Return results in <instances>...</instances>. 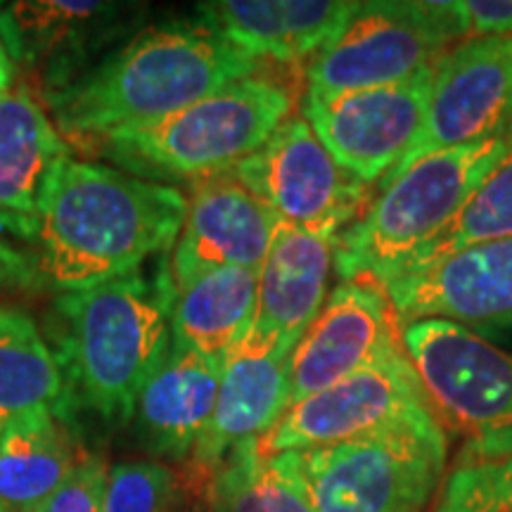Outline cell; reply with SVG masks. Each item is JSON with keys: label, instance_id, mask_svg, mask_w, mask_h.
<instances>
[{"label": "cell", "instance_id": "obj_29", "mask_svg": "<svg viewBox=\"0 0 512 512\" xmlns=\"http://www.w3.org/2000/svg\"><path fill=\"white\" fill-rule=\"evenodd\" d=\"M107 467L100 456L83 453L72 475L36 512H105Z\"/></svg>", "mask_w": 512, "mask_h": 512}, {"label": "cell", "instance_id": "obj_31", "mask_svg": "<svg viewBox=\"0 0 512 512\" xmlns=\"http://www.w3.org/2000/svg\"><path fill=\"white\" fill-rule=\"evenodd\" d=\"M36 280V268L29 264L27 256L15 252L0 240V290L3 287H29Z\"/></svg>", "mask_w": 512, "mask_h": 512}, {"label": "cell", "instance_id": "obj_13", "mask_svg": "<svg viewBox=\"0 0 512 512\" xmlns=\"http://www.w3.org/2000/svg\"><path fill=\"white\" fill-rule=\"evenodd\" d=\"M401 347L387 287L342 280L290 354V406L347 380Z\"/></svg>", "mask_w": 512, "mask_h": 512}, {"label": "cell", "instance_id": "obj_18", "mask_svg": "<svg viewBox=\"0 0 512 512\" xmlns=\"http://www.w3.org/2000/svg\"><path fill=\"white\" fill-rule=\"evenodd\" d=\"M335 238L280 226L259 271L256 316L249 335L290 358L292 349L328 299L335 271Z\"/></svg>", "mask_w": 512, "mask_h": 512}, {"label": "cell", "instance_id": "obj_9", "mask_svg": "<svg viewBox=\"0 0 512 512\" xmlns=\"http://www.w3.org/2000/svg\"><path fill=\"white\" fill-rule=\"evenodd\" d=\"M230 174L285 226L335 240L366 214L377 190L332 159L302 114L285 119Z\"/></svg>", "mask_w": 512, "mask_h": 512}, {"label": "cell", "instance_id": "obj_24", "mask_svg": "<svg viewBox=\"0 0 512 512\" xmlns=\"http://www.w3.org/2000/svg\"><path fill=\"white\" fill-rule=\"evenodd\" d=\"M38 411L72 422L67 382L34 318L0 304V427Z\"/></svg>", "mask_w": 512, "mask_h": 512}, {"label": "cell", "instance_id": "obj_19", "mask_svg": "<svg viewBox=\"0 0 512 512\" xmlns=\"http://www.w3.org/2000/svg\"><path fill=\"white\" fill-rule=\"evenodd\" d=\"M226 358H207L171 349L136 406V432L152 456L183 460L192 456L207 430L219 396Z\"/></svg>", "mask_w": 512, "mask_h": 512}, {"label": "cell", "instance_id": "obj_15", "mask_svg": "<svg viewBox=\"0 0 512 512\" xmlns=\"http://www.w3.org/2000/svg\"><path fill=\"white\" fill-rule=\"evenodd\" d=\"M185 221L174 249L176 290L219 268L261 271L283 221L230 171L190 183Z\"/></svg>", "mask_w": 512, "mask_h": 512}, {"label": "cell", "instance_id": "obj_34", "mask_svg": "<svg viewBox=\"0 0 512 512\" xmlns=\"http://www.w3.org/2000/svg\"><path fill=\"white\" fill-rule=\"evenodd\" d=\"M0 512H10L8 508H5V505H0Z\"/></svg>", "mask_w": 512, "mask_h": 512}, {"label": "cell", "instance_id": "obj_35", "mask_svg": "<svg viewBox=\"0 0 512 512\" xmlns=\"http://www.w3.org/2000/svg\"><path fill=\"white\" fill-rule=\"evenodd\" d=\"M510 136H512V126H510Z\"/></svg>", "mask_w": 512, "mask_h": 512}, {"label": "cell", "instance_id": "obj_26", "mask_svg": "<svg viewBox=\"0 0 512 512\" xmlns=\"http://www.w3.org/2000/svg\"><path fill=\"white\" fill-rule=\"evenodd\" d=\"M211 482L197 467L181 477L150 460L117 463L107 470L105 512H211Z\"/></svg>", "mask_w": 512, "mask_h": 512}, {"label": "cell", "instance_id": "obj_22", "mask_svg": "<svg viewBox=\"0 0 512 512\" xmlns=\"http://www.w3.org/2000/svg\"><path fill=\"white\" fill-rule=\"evenodd\" d=\"M117 8L91 0H19L8 10H0V38L12 62H48V83L62 74L53 88L72 79L76 55L86 53L102 31L110 29ZM46 91V93H48Z\"/></svg>", "mask_w": 512, "mask_h": 512}, {"label": "cell", "instance_id": "obj_1", "mask_svg": "<svg viewBox=\"0 0 512 512\" xmlns=\"http://www.w3.org/2000/svg\"><path fill=\"white\" fill-rule=\"evenodd\" d=\"M185 211L178 188L67 155L48 178L24 240L36 245L38 278L60 292H81L171 254Z\"/></svg>", "mask_w": 512, "mask_h": 512}, {"label": "cell", "instance_id": "obj_32", "mask_svg": "<svg viewBox=\"0 0 512 512\" xmlns=\"http://www.w3.org/2000/svg\"><path fill=\"white\" fill-rule=\"evenodd\" d=\"M12 79H15V62H12L8 48H5L3 38H0V93L10 91Z\"/></svg>", "mask_w": 512, "mask_h": 512}, {"label": "cell", "instance_id": "obj_36", "mask_svg": "<svg viewBox=\"0 0 512 512\" xmlns=\"http://www.w3.org/2000/svg\"><path fill=\"white\" fill-rule=\"evenodd\" d=\"M0 8H3V5H0Z\"/></svg>", "mask_w": 512, "mask_h": 512}, {"label": "cell", "instance_id": "obj_10", "mask_svg": "<svg viewBox=\"0 0 512 512\" xmlns=\"http://www.w3.org/2000/svg\"><path fill=\"white\" fill-rule=\"evenodd\" d=\"M430 411L403 344L373 366L292 403L271 432L256 439L264 453H304L354 441Z\"/></svg>", "mask_w": 512, "mask_h": 512}, {"label": "cell", "instance_id": "obj_6", "mask_svg": "<svg viewBox=\"0 0 512 512\" xmlns=\"http://www.w3.org/2000/svg\"><path fill=\"white\" fill-rule=\"evenodd\" d=\"M318 512H425L446 465V432L425 411L344 441L294 453Z\"/></svg>", "mask_w": 512, "mask_h": 512}, {"label": "cell", "instance_id": "obj_8", "mask_svg": "<svg viewBox=\"0 0 512 512\" xmlns=\"http://www.w3.org/2000/svg\"><path fill=\"white\" fill-rule=\"evenodd\" d=\"M460 36L453 3H358L344 29L306 69V93L337 95L399 83L430 69Z\"/></svg>", "mask_w": 512, "mask_h": 512}, {"label": "cell", "instance_id": "obj_33", "mask_svg": "<svg viewBox=\"0 0 512 512\" xmlns=\"http://www.w3.org/2000/svg\"><path fill=\"white\" fill-rule=\"evenodd\" d=\"M472 451H475V448H472ZM491 451H512V441H510V444L501 446V448H491Z\"/></svg>", "mask_w": 512, "mask_h": 512}, {"label": "cell", "instance_id": "obj_3", "mask_svg": "<svg viewBox=\"0 0 512 512\" xmlns=\"http://www.w3.org/2000/svg\"><path fill=\"white\" fill-rule=\"evenodd\" d=\"M174 299L169 254L150 273L55 299V358L72 411L88 408L107 422L133 418L140 392L171 351Z\"/></svg>", "mask_w": 512, "mask_h": 512}, {"label": "cell", "instance_id": "obj_27", "mask_svg": "<svg viewBox=\"0 0 512 512\" xmlns=\"http://www.w3.org/2000/svg\"><path fill=\"white\" fill-rule=\"evenodd\" d=\"M512 240V150L472 192L458 216L434 238L406 271L456 254L479 242ZM403 271V273H406Z\"/></svg>", "mask_w": 512, "mask_h": 512}, {"label": "cell", "instance_id": "obj_16", "mask_svg": "<svg viewBox=\"0 0 512 512\" xmlns=\"http://www.w3.org/2000/svg\"><path fill=\"white\" fill-rule=\"evenodd\" d=\"M290 408V358L249 335L223 361L219 396L192 465L214 475L230 451L261 439Z\"/></svg>", "mask_w": 512, "mask_h": 512}, {"label": "cell", "instance_id": "obj_28", "mask_svg": "<svg viewBox=\"0 0 512 512\" xmlns=\"http://www.w3.org/2000/svg\"><path fill=\"white\" fill-rule=\"evenodd\" d=\"M437 512H512V451L463 448Z\"/></svg>", "mask_w": 512, "mask_h": 512}, {"label": "cell", "instance_id": "obj_21", "mask_svg": "<svg viewBox=\"0 0 512 512\" xmlns=\"http://www.w3.org/2000/svg\"><path fill=\"white\" fill-rule=\"evenodd\" d=\"M259 271L219 268L176 290L171 349L226 358L249 337L256 316Z\"/></svg>", "mask_w": 512, "mask_h": 512}, {"label": "cell", "instance_id": "obj_7", "mask_svg": "<svg viewBox=\"0 0 512 512\" xmlns=\"http://www.w3.org/2000/svg\"><path fill=\"white\" fill-rule=\"evenodd\" d=\"M401 344L441 430L491 451L512 441V356L451 320L401 328Z\"/></svg>", "mask_w": 512, "mask_h": 512}, {"label": "cell", "instance_id": "obj_20", "mask_svg": "<svg viewBox=\"0 0 512 512\" xmlns=\"http://www.w3.org/2000/svg\"><path fill=\"white\" fill-rule=\"evenodd\" d=\"M69 155L60 131L27 88L0 93V223L27 238L43 188Z\"/></svg>", "mask_w": 512, "mask_h": 512}, {"label": "cell", "instance_id": "obj_2", "mask_svg": "<svg viewBox=\"0 0 512 512\" xmlns=\"http://www.w3.org/2000/svg\"><path fill=\"white\" fill-rule=\"evenodd\" d=\"M259 69V60L200 19L166 22L48 91L46 100L60 133L98 145L157 124Z\"/></svg>", "mask_w": 512, "mask_h": 512}, {"label": "cell", "instance_id": "obj_17", "mask_svg": "<svg viewBox=\"0 0 512 512\" xmlns=\"http://www.w3.org/2000/svg\"><path fill=\"white\" fill-rule=\"evenodd\" d=\"M356 8V0H211L197 5V19L254 60L297 67L328 46Z\"/></svg>", "mask_w": 512, "mask_h": 512}, {"label": "cell", "instance_id": "obj_25", "mask_svg": "<svg viewBox=\"0 0 512 512\" xmlns=\"http://www.w3.org/2000/svg\"><path fill=\"white\" fill-rule=\"evenodd\" d=\"M211 512H318L294 453H264L256 439L230 451L211 482Z\"/></svg>", "mask_w": 512, "mask_h": 512}, {"label": "cell", "instance_id": "obj_4", "mask_svg": "<svg viewBox=\"0 0 512 512\" xmlns=\"http://www.w3.org/2000/svg\"><path fill=\"white\" fill-rule=\"evenodd\" d=\"M512 136L422 157L377 188L366 214L337 238L335 273L387 287L458 216L486 176L510 155Z\"/></svg>", "mask_w": 512, "mask_h": 512}, {"label": "cell", "instance_id": "obj_5", "mask_svg": "<svg viewBox=\"0 0 512 512\" xmlns=\"http://www.w3.org/2000/svg\"><path fill=\"white\" fill-rule=\"evenodd\" d=\"M297 79L256 72L138 131L100 140L102 157L136 178L202 181L233 171L294 114Z\"/></svg>", "mask_w": 512, "mask_h": 512}, {"label": "cell", "instance_id": "obj_30", "mask_svg": "<svg viewBox=\"0 0 512 512\" xmlns=\"http://www.w3.org/2000/svg\"><path fill=\"white\" fill-rule=\"evenodd\" d=\"M460 36H512V0H463L453 3Z\"/></svg>", "mask_w": 512, "mask_h": 512}, {"label": "cell", "instance_id": "obj_14", "mask_svg": "<svg viewBox=\"0 0 512 512\" xmlns=\"http://www.w3.org/2000/svg\"><path fill=\"white\" fill-rule=\"evenodd\" d=\"M401 328L439 318L465 328H512V240L479 242L411 268L387 285Z\"/></svg>", "mask_w": 512, "mask_h": 512}, {"label": "cell", "instance_id": "obj_11", "mask_svg": "<svg viewBox=\"0 0 512 512\" xmlns=\"http://www.w3.org/2000/svg\"><path fill=\"white\" fill-rule=\"evenodd\" d=\"M510 126L512 36L465 38L441 55L418 138L377 188L422 157L477 140L510 136Z\"/></svg>", "mask_w": 512, "mask_h": 512}, {"label": "cell", "instance_id": "obj_12", "mask_svg": "<svg viewBox=\"0 0 512 512\" xmlns=\"http://www.w3.org/2000/svg\"><path fill=\"white\" fill-rule=\"evenodd\" d=\"M434 69L437 64L406 81L366 91L306 93L302 117L339 166L377 188L418 138L430 105Z\"/></svg>", "mask_w": 512, "mask_h": 512}, {"label": "cell", "instance_id": "obj_23", "mask_svg": "<svg viewBox=\"0 0 512 512\" xmlns=\"http://www.w3.org/2000/svg\"><path fill=\"white\" fill-rule=\"evenodd\" d=\"M83 453L72 422L55 413L19 415L0 427V505L36 512L72 475Z\"/></svg>", "mask_w": 512, "mask_h": 512}]
</instances>
